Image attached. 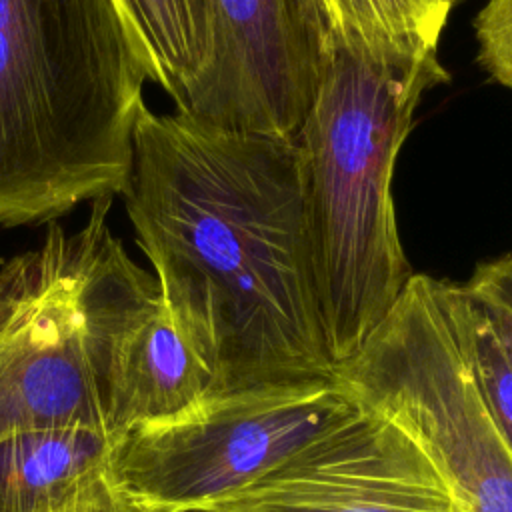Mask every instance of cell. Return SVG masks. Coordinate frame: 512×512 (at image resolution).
<instances>
[{"instance_id": "1", "label": "cell", "mask_w": 512, "mask_h": 512, "mask_svg": "<svg viewBox=\"0 0 512 512\" xmlns=\"http://www.w3.org/2000/svg\"><path fill=\"white\" fill-rule=\"evenodd\" d=\"M120 196L208 398L334 380L296 136L144 106Z\"/></svg>"}, {"instance_id": "2", "label": "cell", "mask_w": 512, "mask_h": 512, "mask_svg": "<svg viewBox=\"0 0 512 512\" xmlns=\"http://www.w3.org/2000/svg\"><path fill=\"white\" fill-rule=\"evenodd\" d=\"M146 82L118 0H0V226L120 196Z\"/></svg>"}, {"instance_id": "3", "label": "cell", "mask_w": 512, "mask_h": 512, "mask_svg": "<svg viewBox=\"0 0 512 512\" xmlns=\"http://www.w3.org/2000/svg\"><path fill=\"white\" fill-rule=\"evenodd\" d=\"M448 78L438 54L386 60L334 42L296 132L310 264L334 366L360 350L412 276L392 200L394 166L420 98Z\"/></svg>"}, {"instance_id": "4", "label": "cell", "mask_w": 512, "mask_h": 512, "mask_svg": "<svg viewBox=\"0 0 512 512\" xmlns=\"http://www.w3.org/2000/svg\"><path fill=\"white\" fill-rule=\"evenodd\" d=\"M334 382L418 442L454 512H512V446L478 382L462 284L412 274Z\"/></svg>"}, {"instance_id": "5", "label": "cell", "mask_w": 512, "mask_h": 512, "mask_svg": "<svg viewBox=\"0 0 512 512\" xmlns=\"http://www.w3.org/2000/svg\"><path fill=\"white\" fill-rule=\"evenodd\" d=\"M112 198L72 232L48 224L40 244L0 262V438L44 428L108 430L90 344V294ZM110 432V430H108Z\"/></svg>"}, {"instance_id": "6", "label": "cell", "mask_w": 512, "mask_h": 512, "mask_svg": "<svg viewBox=\"0 0 512 512\" xmlns=\"http://www.w3.org/2000/svg\"><path fill=\"white\" fill-rule=\"evenodd\" d=\"M350 406L334 380L212 396L180 418L124 432L108 476L148 512L206 508L272 470Z\"/></svg>"}, {"instance_id": "7", "label": "cell", "mask_w": 512, "mask_h": 512, "mask_svg": "<svg viewBox=\"0 0 512 512\" xmlns=\"http://www.w3.org/2000/svg\"><path fill=\"white\" fill-rule=\"evenodd\" d=\"M212 56L174 106L218 128L296 136L332 56L322 0H210Z\"/></svg>"}, {"instance_id": "8", "label": "cell", "mask_w": 512, "mask_h": 512, "mask_svg": "<svg viewBox=\"0 0 512 512\" xmlns=\"http://www.w3.org/2000/svg\"><path fill=\"white\" fill-rule=\"evenodd\" d=\"M216 512H454L418 442L390 418L352 406Z\"/></svg>"}, {"instance_id": "9", "label": "cell", "mask_w": 512, "mask_h": 512, "mask_svg": "<svg viewBox=\"0 0 512 512\" xmlns=\"http://www.w3.org/2000/svg\"><path fill=\"white\" fill-rule=\"evenodd\" d=\"M90 344L112 434L180 418L210 394V374L176 330L154 274L134 262L116 234L92 284Z\"/></svg>"}, {"instance_id": "10", "label": "cell", "mask_w": 512, "mask_h": 512, "mask_svg": "<svg viewBox=\"0 0 512 512\" xmlns=\"http://www.w3.org/2000/svg\"><path fill=\"white\" fill-rule=\"evenodd\" d=\"M118 434L44 428L0 438V512H56L110 470Z\"/></svg>"}, {"instance_id": "11", "label": "cell", "mask_w": 512, "mask_h": 512, "mask_svg": "<svg viewBox=\"0 0 512 512\" xmlns=\"http://www.w3.org/2000/svg\"><path fill=\"white\" fill-rule=\"evenodd\" d=\"M332 40L386 60L438 54L448 0H322Z\"/></svg>"}, {"instance_id": "12", "label": "cell", "mask_w": 512, "mask_h": 512, "mask_svg": "<svg viewBox=\"0 0 512 512\" xmlns=\"http://www.w3.org/2000/svg\"><path fill=\"white\" fill-rule=\"evenodd\" d=\"M138 34L158 84L174 102L192 88L212 56L210 0H118Z\"/></svg>"}, {"instance_id": "13", "label": "cell", "mask_w": 512, "mask_h": 512, "mask_svg": "<svg viewBox=\"0 0 512 512\" xmlns=\"http://www.w3.org/2000/svg\"><path fill=\"white\" fill-rule=\"evenodd\" d=\"M468 296V294H466ZM474 368L488 408L512 446V356L486 314L468 298Z\"/></svg>"}, {"instance_id": "14", "label": "cell", "mask_w": 512, "mask_h": 512, "mask_svg": "<svg viewBox=\"0 0 512 512\" xmlns=\"http://www.w3.org/2000/svg\"><path fill=\"white\" fill-rule=\"evenodd\" d=\"M472 24L478 66L492 82L512 90V0H488Z\"/></svg>"}, {"instance_id": "15", "label": "cell", "mask_w": 512, "mask_h": 512, "mask_svg": "<svg viewBox=\"0 0 512 512\" xmlns=\"http://www.w3.org/2000/svg\"><path fill=\"white\" fill-rule=\"evenodd\" d=\"M462 288L486 314L512 356V252L482 262Z\"/></svg>"}, {"instance_id": "16", "label": "cell", "mask_w": 512, "mask_h": 512, "mask_svg": "<svg viewBox=\"0 0 512 512\" xmlns=\"http://www.w3.org/2000/svg\"><path fill=\"white\" fill-rule=\"evenodd\" d=\"M56 512H148L122 494L110 480L108 472L82 488Z\"/></svg>"}, {"instance_id": "17", "label": "cell", "mask_w": 512, "mask_h": 512, "mask_svg": "<svg viewBox=\"0 0 512 512\" xmlns=\"http://www.w3.org/2000/svg\"><path fill=\"white\" fill-rule=\"evenodd\" d=\"M170 512H216V510H208V508H190V510H170Z\"/></svg>"}, {"instance_id": "18", "label": "cell", "mask_w": 512, "mask_h": 512, "mask_svg": "<svg viewBox=\"0 0 512 512\" xmlns=\"http://www.w3.org/2000/svg\"><path fill=\"white\" fill-rule=\"evenodd\" d=\"M448 2L454 6V4H458V2H462V0H448Z\"/></svg>"}, {"instance_id": "19", "label": "cell", "mask_w": 512, "mask_h": 512, "mask_svg": "<svg viewBox=\"0 0 512 512\" xmlns=\"http://www.w3.org/2000/svg\"><path fill=\"white\" fill-rule=\"evenodd\" d=\"M0 262H2V260H0Z\"/></svg>"}]
</instances>
